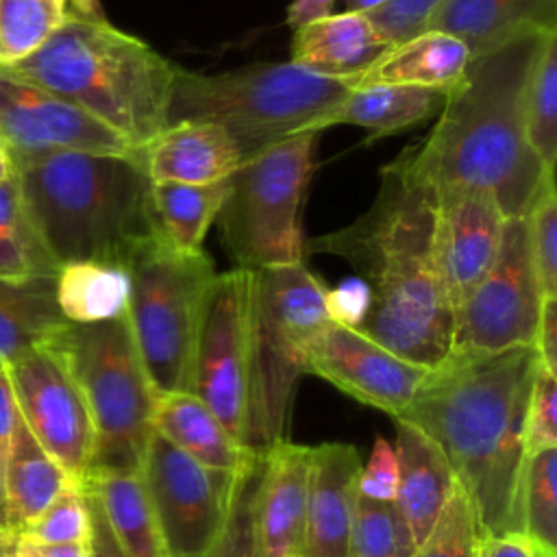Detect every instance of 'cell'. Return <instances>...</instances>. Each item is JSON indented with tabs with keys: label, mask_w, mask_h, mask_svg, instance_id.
<instances>
[{
	"label": "cell",
	"mask_w": 557,
	"mask_h": 557,
	"mask_svg": "<svg viewBox=\"0 0 557 557\" xmlns=\"http://www.w3.org/2000/svg\"><path fill=\"white\" fill-rule=\"evenodd\" d=\"M17 411L39 446L83 485L96 450V431L87 403L50 348L39 346L7 366Z\"/></svg>",
	"instance_id": "5bb4252c"
},
{
	"label": "cell",
	"mask_w": 557,
	"mask_h": 557,
	"mask_svg": "<svg viewBox=\"0 0 557 557\" xmlns=\"http://www.w3.org/2000/svg\"><path fill=\"white\" fill-rule=\"evenodd\" d=\"M126 272V320L154 392H189L200 309L218 274L213 259L154 235L137 246Z\"/></svg>",
	"instance_id": "9c48e42d"
},
{
	"label": "cell",
	"mask_w": 557,
	"mask_h": 557,
	"mask_svg": "<svg viewBox=\"0 0 557 557\" xmlns=\"http://www.w3.org/2000/svg\"><path fill=\"white\" fill-rule=\"evenodd\" d=\"M535 350L540 363L557 374V298H544L535 335Z\"/></svg>",
	"instance_id": "bcb514c9"
},
{
	"label": "cell",
	"mask_w": 557,
	"mask_h": 557,
	"mask_svg": "<svg viewBox=\"0 0 557 557\" xmlns=\"http://www.w3.org/2000/svg\"><path fill=\"white\" fill-rule=\"evenodd\" d=\"M178 67L109 20L67 17L41 50L0 74L57 94L141 152L168 126Z\"/></svg>",
	"instance_id": "5b68a950"
},
{
	"label": "cell",
	"mask_w": 557,
	"mask_h": 557,
	"mask_svg": "<svg viewBox=\"0 0 557 557\" xmlns=\"http://www.w3.org/2000/svg\"><path fill=\"white\" fill-rule=\"evenodd\" d=\"M529 248L546 298H557V191L546 183L527 213Z\"/></svg>",
	"instance_id": "f35d334b"
},
{
	"label": "cell",
	"mask_w": 557,
	"mask_h": 557,
	"mask_svg": "<svg viewBox=\"0 0 557 557\" xmlns=\"http://www.w3.org/2000/svg\"><path fill=\"white\" fill-rule=\"evenodd\" d=\"M57 305L67 322L91 324L126 313L128 272L100 261L63 263L54 276Z\"/></svg>",
	"instance_id": "4dcf8cb0"
},
{
	"label": "cell",
	"mask_w": 557,
	"mask_h": 557,
	"mask_svg": "<svg viewBox=\"0 0 557 557\" xmlns=\"http://www.w3.org/2000/svg\"><path fill=\"white\" fill-rule=\"evenodd\" d=\"M20 420L15 394L7 374V368H0V494H2V476H4V466L9 459L13 433ZM2 505V503H0Z\"/></svg>",
	"instance_id": "f6af8a7d"
},
{
	"label": "cell",
	"mask_w": 557,
	"mask_h": 557,
	"mask_svg": "<svg viewBox=\"0 0 557 557\" xmlns=\"http://www.w3.org/2000/svg\"><path fill=\"white\" fill-rule=\"evenodd\" d=\"M67 17L65 0H0V67L33 57Z\"/></svg>",
	"instance_id": "836d02e7"
},
{
	"label": "cell",
	"mask_w": 557,
	"mask_h": 557,
	"mask_svg": "<svg viewBox=\"0 0 557 557\" xmlns=\"http://www.w3.org/2000/svg\"><path fill=\"white\" fill-rule=\"evenodd\" d=\"M46 346L63 359L87 403L96 431L89 472L139 470L152 435L157 392L126 313L91 324L65 322Z\"/></svg>",
	"instance_id": "ba28073f"
},
{
	"label": "cell",
	"mask_w": 557,
	"mask_h": 557,
	"mask_svg": "<svg viewBox=\"0 0 557 557\" xmlns=\"http://www.w3.org/2000/svg\"><path fill=\"white\" fill-rule=\"evenodd\" d=\"M335 2L337 0H292L285 20L292 28H300L305 24L329 17L333 13Z\"/></svg>",
	"instance_id": "681fc988"
},
{
	"label": "cell",
	"mask_w": 557,
	"mask_h": 557,
	"mask_svg": "<svg viewBox=\"0 0 557 557\" xmlns=\"http://www.w3.org/2000/svg\"><path fill=\"white\" fill-rule=\"evenodd\" d=\"M505 213L496 198L479 187H437L435 255L453 313L492 268L505 228Z\"/></svg>",
	"instance_id": "e0dca14e"
},
{
	"label": "cell",
	"mask_w": 557,
	"mask_h": 557,
	"mask_svg": "<svg viewBox=\"0 0 557 557\" xmlns=\"http://www.w3.org/2000/svg\"><path fill=\"white\" fill-rule=\"evenodd\" d=\"M324 289L305 263L250 272L246 446L257 455L287 440L309 344L329 322Z\"/></svg>",
	"instance_id": "52a82bcc"
},
{
	"label": "cell",
	"mask_w": 557,
	"mask_h": 557,
	"mask_svg": "<svg viewBox=\"0 0 557 557\" xmlns=\"http://www.w3.org/2000/svg\"><path fill=\"white\" fill-rule=\"evenodd\" d=\"M20 537L35 544H87L91 537V513L83 485H72L61 492L33 522L20 531Z\"/></svg>",
	"instance_id": "74e56055"
},
{
	"label": "cell",
	"mask_w": 557,
	"mask_h": 557,
	"mask_svg": "<svg viewBox=\"0 0 557 557\" xmlns=\"http://www.w3.org/2000/svg\"><path fill=\"white\" fill-rule=\"evenodd\" d=\"M522 533L548 555H557V448L524 461L520 492Z\"/></svg>",
	"instance_id": "e575fe53"
},
{
	"label": "cell",
	"mask_w": 557,
	"mask_h": 557,
	"mask_svg": "<svg viewBox=\"0 0 557 557\" xmlns=\"http://www.w3.org/2000/svg\"><path fill=\"white\" fill-rule=\"evenodd\" d=\"M259 476V461L244 476L231 520L209 557H261L252 524V492Z\"/></svg>",
	"instance_id": "60d3db41"
},
{
	"label": "cell",
	"mask_w": 557,
	"mask_h": 557,
	"mask_svg": "<svg viewBox=\"0 0 557 557\" xmlns=\"http://www.w3.org/2000/svg\"><path fill=\"white\" fill-rule=\"evenodd\" d=\"M470 50L457 37L426 28L400 44L389 46L352 87L361 85H418L450 89L466 74Z\"/></svg>",
	"instance_id": "d4e9b609"
},
{
	"label": "cell",
	"mask_w": 557,
	"mask_h": 557,
	"mask_svg": "<svg viewBox=\"0 0 557 557\" xmlns=\"http://www.w3.org/2000/svg\"><path fill=\"white\" fill-rule=\"evenodd\" d=\"M33 222L57 261L126 268L154 237L150 178L141 154L54 152L13 159Z\"/></svg>",
	"instance_id": "277c9868"
},
{
	"label": "cell",
	"mask_w": 557,
	"mask_h": 557,
	"mask_svg": "<svg viewBox=\"0 0 557 557\" xmlns=\"http://www.w3.org/2000/svg\"><path fill=\"white\" fill-rule=\"evenodd\" d=\"M4 524V516H2V505H0V527Z\"/></svg>",
	"instance_id": "6f0895ef"
},
{
	"label": "cell",
	"mask_w": 557,
	"mask_h": 557,
	"mask_svg": "<svg viewBox=\"0 0 557 557\" xmlns=\"http://www.w3.org/2000/svg\"><path fill=\"white\" fill-rule=\"evenodd\" d=\"M139 154L150 183L228 181L244 161L233 137L211 122L168 124Z\"/></svg>",
	"instance_id": "ffe728a7"
},
{
	"label": "cell",
	"mask_w": 557,
	"mask_h": 557,
	"mask_svg": "<svg viewBox=\"0 0 557 557\" xmlns=\"http://www.w3.org/2000/svg\"><path fill=\"white\" fill-rule=\"evenodd\" d=\"M550 33V30H546ZM546 33L522 35L470 61L450 87L433 131L405 150L435 187L490 191L505 218L527 215L555 172H546L524 133V89Z\"/></svg>",
	"instance_id": "3957f363"
},
{
	"label": "cell",
	"mask_w": 557,
	"mask_h": 557,
	"mask_svg": "<svg viewBox=\"0 0 557 557\" xmlns=\"http://www.w3.org/2000/svg\"><path fill=\"white\" fill-rule=\"evenodd\" d=\"M370 309V289L359 278H346L335 287L324 289V311L329 322L359 329Z\"/></svg>",
	"instance_id": "ee69618b"
},
{
	"label": "cell",
	"mask_w": 557,
	"mask_h": 557,
	"mask_svg": "<svg viewBox=\"0 0 557 557\" xmlns=\"http://www.w3.org/2000/svg\"><path fill=\"white\" fill-rule=\"evenodd\" d=\"M537 363L533 346L450 355L396 418L416 424L442 448L485 535L522 533V433Z\"/></svg>",
	"instance_id": "7a4b0ae2"
},
{
	"label": "cell",
	"mask_w": 557,
	"mask_h": 557,
	"mask_svg": "<svg viewBox=\"0 0 557 557\" xmlns=\"http://www.w3.org/2000/svg\"><path fill=\"white\" fill-rule=\"evenodd\" d=\"M350 91V81L320 76L292 61L252 63L218 74L178 67L168 124H218L248 159L287 137L324 131Z\"/></svg>",
	"instance_id": "8992f818"
},
{
	"label": "cell",
	"mask_w": 557,
	"mask_h": 557,
	"mask_svg": "<svg viewBox=\"0 0 557 557\" xmlns=\"http://www.w3.org/2000/svg\"><path fill=\"white\" fill-rule=\"evenodd\" d=\"M248 294L250 272L235 268L213 276L200 309L189 381V392L242 446L248 429Z\"/></svg>",
	"instance_id": "4fadbf2b"
},
{
	"label": "cell",
	"mask_w": 557,
	"mask_h": 557,
	"mask_svg": "<svg viewBox=\"0 0 557 557\" xmlns=\"http://www.w3.org/2000/svg\"><path fill=\"white\" fill-rule=\"evenodd\" d=\"M311 446L281 440L259 455L252 524L261 557H302Z\"/></svg>",
	"instance_id": "ac0fdd59"
},
{
	"label": "cell",
	"mask_w": 557,
	"mask_h": 557,
	"mask_svg": "<svg viewBox=\"0 0 557 557\" xmlns=\"http://www.w3.org/2000/svg\"><path fill=\"white\" fill-rule=\"evenodd\" d=\"M28 542V540H24ZM35 557H89V542H67V544H35L28 542Z\"/></svg>",
	"instance_id": "f907efd6"
},
{
	"label": "cell",
	"mask_w": 557,
	"mask_h": 557,
	"mask_svg": "<svg viewBox=\"0 0 557 557\" xmlns=\"http://www.w3.org/2000/svg\"><path fill=\"white\" fill-rule=\"evenodd\" d=\"M15 176V165L11 159V152L7 150V146L0 141V185H4L7 181H11Z\"/></svg>",
	"instance_id": "db71d44e"
},
{
	"label": "cell",
	"mask_w": 557,
	"mask_h": 557,
	"mask_svg": "<svg viewBox=\"0 0 557 557\" xmlns=\"http://www.w3.org/2000/svg\"><path fill=\"white\" fill-rule=\"evenodd\" d=\"M228 181L218 183H150L154 233L183 252L202 250L209 226L226 200Z\"/></svg>",
	"instance_id": "f546056e"
},
{
	"label": "cell",
	"mask_w": 557,
	"mask_h": 557,
	"mask_svg": "<svg viewBox=\"0 0 557 557\" xmlns=\"http://www.w3.org/2000/svg\"><path fill=\"white\" fill-rule=\"evenodd\" d=\"M315 137H287L244 159L228 178L218 222L235 268L257 272L302 263L300 207L313 172Z\"/></svg>",
	"instance_id": "30bf717a"
},
{
	"label": "cell",
	"mask_w": 557,
	"mask_h": 557,
	"mask_svg": "<svg viewBox=\"0 0 557 557\" xmlns=\"http://www.w3.org/2000/svg\"><path fill=\"white\" fill-rule=\"evenodd\" d=\"M83 487L98 500L122 557H168L139 470H91Z\"/></svg>",
	"instance_id": "484cf974"
},
{
	"label": "cell",
	"mask_w": 557,
	"mask_h": 557,
	"mask_svg": "<svg viewBox=\"0 0 557 557\" xmlns=\"http://www.w3.org/2000/svg\"><path fill=\"white\" fill-rule=\"evenodd\" d=\"M481 557H557V555L544 553L524 533H503V535L483 537Z\"/></svg>",
	"instance_id": "7dc6e473"
},
{
	"label": "cell",
	"mask_w": 557,
	"mask_h": 557,
	"mask_svg": "<svg viewBox=\"0 0 557 557\" xmlns=\"http://www.w3.org/2000/svg\"><path fill=\"white\" fill-rule=\"evenodd\" d=\"M20 550V533L11 527H0V557H17Z\"/></svg>",
	"instance_id": "f5cc1de1"
},
{
	"label": "cell",
	"mask_w": 557,
	"mask_h": 557,
	"mask_svg": "<svg viewBox=\"0 0 557 557\" xmlns=\"http://www.w3.org/2000/svg\"><path fill=\"white\" fill-rule=\"evenodd\" d=\"M450 89L418 85H361L344 98L329 117V126L355 124L376 137L403 133L437 115Z\"/></svg>",
	"instance_id": "f1b7e54d"
},
{
	"label": "cell",
	"mask_w": 557,
	"mask_h": 557,
	"mask_svg": "<svg viewBox=\"0 0 557 557\" xmlns=\"http://www.w3.org/2000/svg\"><path fill=\"white\" fill-rule=\"evenodd\" d=\"M483 537L474 505L459 481H455L437 522L413 557H481Z\"/></svg>",
	"instance_id": "8d00e7d4"
},
{
	"label": "cell",
	"mask_w": 557,
	"mask_h": 557,
	"mask_svg": "<svg viewBox=\"0 0 557 557\" xmlns=\"http://www.w3.org/2000/svg\"><path fill=\"white\" fill-rule=\"evenodd\" d=\"M389 44L366 13L342 11L294 28L292 63L329 78L355 81Z\"/></svg>",
	"instance_id": "603a6c76"
},
{
	"label": "cell",
	"mask_w": 557,
	"mask_h": 557,
	"mask_svg": "<svg viewBox=\"0 0 557 557\" xmlns=\"http://www.w3.org/2000/svg\"><path fill=\"white\" fill-rule=\"evenodd\" d=\"M54 276L0 278V368L44 346L67 322L57 305Z\"/></svg>",
	"instance_id": "83f0119b"
},
{
	"label": "cell",
	"mask_w": 557,
	"mask_h": 557,
	"mask_svg": "<svg viewBox=\"0 0 557 557\" xmlns=\"http://www.w3.org/2000/svg\"><path fill=\"white\" fill-rule=\"evenodd\" d=\"M544 298L529 248L527 215L507 218L492 268L455 313L450 355L479 357L535 348Z\"/></svg>",
	"instance_id": "7c38bea8"
},
{
	"label": "cell",
	"mask_w": 557,
	"mask_h": 557,
	"mask_svg": "<svg viewBox=\"0 0 557 557\" xmlns=\"http://www.w3.org/2000/svg\"><path fill=\"white\" fill-rule=\"evenodd\" d=\"M527 141L544 165L555 172L557 161V28L544 35L524 89Z\"/></svg>",
	"instance_id": "d6a6232c"
},
{
	"label": "cell",
	"mask_w": 557,
	"mask_h": 557,
	"mask_svg": "<svg viewBox=\"0 0 557 557\" xmlns=\"http://www.w3.org/2000/svg\"><path fill=\"white\" fill-rule=\"evenodd\" d=\"M361 457L352 444L311 446L302 557H348Z\"/></svg>",
	"instance_id": "d6986e66"
},
{
	"label": "cell",
	"mask_w": 557,
	"mask_h": 557,
	"mask_svg": "<svg viewBox=\"0 0 557 557\" xmlns=\"http://www.w3.org/2000/svg\"><path fill=\"white\" fill-rule=\"evenodd\" d=\"M416 548L394 500L357 494L348 533V557H413Z\"/></svg>",
	"instance_id": "d590c367"
},
{
	"label": "cell",
	"mask_w": 557,
	"mask_h": 557,
	"mask_svg": "<svg viewBox=\"0 0 557 557\" xmlns=\"http://www.w3.org/2000/svg\"><path fill=\"white\" fill-rule=\"evenodd\" d=\"M387 0H344L346 11H355V13H370L374 9H379L381 4H385Z\"/></svg>",
	"instance_id": "11a10c76"
},
{
	"label": "cell",
	"mask_w": 557,
	"mask_h": 557,
	"mask_svg": "<svg viewBox=\"0 0 557 557\" xmlns=\"http://www.w3.org/2000/svg\"><path fill=\"white\" fill-rule=\"evenodd\" d=\"M17 557H35V553H33L30 544H28V542H24L22 537H20V550H17Z\"/></svg>",
	"instance_id": "9f6ffc18"
},
{
	"label": "cell",
	"mask_w": 557,
	"mask_h": 557,
	"mask_svg": "<svg viewBox=\"0 0 557 557\" xmlns=\"http://www.w3.org/2000/svg\"><path fill=\"white\" fill-rule=\"evenodd\" d=\"M67 13L74 20H85V22H107L104 11L100 7V0H65Z\"/></svg>",
	"instance_id": "816d5d0a"
},
{
	"label": "cell",
	"mask_w": 557,
	"mask_h": 557,
	"mask_svg": "<svg viewBox=\"0 0 557 557\" xmlns=\"http://www.w3.org/2000/svg\"><path fill=\"white\" fill-rule=\"evenodd\" d=\"M305 372L394 420L405 413L431 374L429 368L394 355L359 329L333 322H326L309 344Z\"/></svg>",
	"instance_id": "9a60e30c"
},
{
	"label": "cell",
	"mask_w": 557,
	"mask_h": 557,
	"mask_svg": "<svg viewBox=\"0 0 557 557\" xmlns=\"http://www.w3.org/2000/svg\"><path fill=\"white\" fill-rule=\"evenodd\" d=\"M426 28L466 44L472 59L522 35L557 28V0H442Z\"/></svg>",
	"instance_id": "44dd1931"
},
{
	"label": "cell",
	"mask_w": 557,
	"mask_h": 557,
	"mask_svg": "<svg viewBox=\"0 0 557 557\" xmlns=\"http://www.w3.org/2000/svg\"><path fill=\"white\" fill-rule=\"evenodd\" d=\"M72 485L78 483L39 446L20 416L2 476L0 503L4 524L20 533Z\"/></svg>",
	"instance_id": "4316f807"
},
{
	"label": "cell",
	"mask_w": 557,
	"mask_h": 557,
	"mask_svg": "<svg viewBox=\"0 0 557 557\" xmlns=\"http://www.w3.org/2000/svg\"><path fill=\"white\" fill-rule=\"evenodd\" d=\"M398 481V463L394 446L376 437L368 463L361 468L359 474V494L376 500H394Z\"/></svg>",
	"instance_id": "7bdbcfd3"
},
{
	"label": "cell",
	"mask_w": 557,
	"mask_h": 557,
	"mask_svg": "<svg viewBox=\"0 0 557 557\" xmlns=\"http://www.w3.org/2000/svg\"><path fill=\"white\" fill-rule=\"evenodd\" d=\"M524 455L557 448V374L537 363L524 411Z\"/></svg>",
	"instance_id": "ab89813d"
},
{
	"label": "cell",
	"mask_w": 557,
	"mask_h": 557,
	"mask_svg": "<svg viewBox=\"0 0 557 557\" xmlns=\"http://www.w3.org/2000/svg\"><path fill=\"white\" fill-rule=\"evenodd\" d=\"M57 270L13 176L0 185V278L50 276Z\"/></svg>",
	"instance_id": "1f68e13d"
},
{
	"label": "cell",
	"mask_w": 557,
	"mask_h": 557,
	"mask_svg": "<svg viewBox=\"0 0 557 557\" xmlns=\"http://www.w3.org/2000/svg\"><path fill=\"white\" fill-rule=\"evenodd\" d=\"M85 490V487H83ZM87 503H89V513H91V537H89V557H122L117 550L111 531L104 522V516L98 507V500L85 490Z\"/></svg>",
	"instance_id": "c3c4849f"
},
{
	"label": "cell",
	"mask_w": 557,
	"mask_h": 557,
	"mask_svg": "<svg viewBox=\"0 0 557 557\" xmlns=\"http://www.w3.org/2000/svg\"><path fill=\"white\" fill-rule=\"evenodd\" d=\"M152 431L194 461L209 468L239 474L252 468L259 459V455L242 446L215 413L191 392L157 394Z\"/></svg>",
	"instance_id": "cb8c5ba5"
},
{
	"label": "cell",
	"mask_w": 557,
	"mask_h": 557,
	"mask_svg": "<svg viewBox=\"0 0 557 557\" xmlns=\"http://www.w3.org/2000/svg\"><path fill=\"white\" fill-rule=\"evenodd\" d=\"M394 453L398 463L394 505L420 546L437 522L457 476L442 448L407 420H396Z\"/></svg>",
	"instance_id": "7402d4cb"
},
{
	"label": "cell",
	"mask_w": 557,
	"mask_h": 557,
	"mask_svg": "<svg viewBox=\"0 0 557 557\" xmlns=\"http://www.w3.org/2000/svg\"><path fill=\"white\" fill-rule=\"evenodd\" d=\"M252 468L235 474L202 466L152 431L139 472L168 557L213 553L231 520L242 481Z\"/></svg>",
	"instance_id": "8fae6325"
},
{
	"label": "cell",
	"mask_w": 557,
	"mask_h": 557,
	"mask_svg": "<svg viewBox=\"0 0 557 557\" xmlns=\"http://www.w3.org/2000/svg\"><path fill=\"white\" fill-rule=\"evenodd\" d=\"M0 141L11 159L54 152L139 154L83 109L7 74H0Z\"/></svg>",
	"instance_id": "2e32d148"
},
{
	"label": "cell",
	"mask_w": 557,
	"mask_h": 557,
	"mask_svg": "<svg viewBox=\"0 0 557 557\" xmlns=\"http://www.w3.org/2000/svg\"><path fill=\"white\" fill-rule=\"evenodd\" d=\"M437 187L398 154L352 224L313 239L318 252L346 259L370 289L359 331L394 355L435 370L453 352L455 313L435 255Z\"/></svg>",
	"instance_id": "6da1fadb"
},
{
	"label": "cell",
	"mask_w": 557,
	"mask_h": 557,
	"mask_svg": "<svg viewBox=\"0 0 557 557\" xmlns=\"http://www.w3.org/2000/svg\"><path fill=\"white\" fill-rule=\"evenodd\" d=\"M440 2L442 0H387L366 15L372 20L381 37L394 46L422 33Z\"/></svg>",
	"instance_id": "b9f144b4"
}]
</instances>
